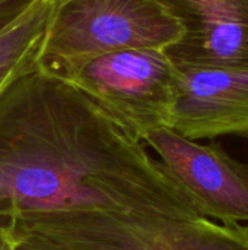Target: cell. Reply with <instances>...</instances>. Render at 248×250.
Returning <instances> with one entry per match:
<instances>
[{
	"label": "cell",
	"instance_id": "277c9868",
	"mask_svg": "<svg viewBox=\"0 0 248 250\" xmlns=\"http://www.w3.org/2000/svg\"><path fill=\"white\" fill-rule=\"evenodd\" d=\"M45 69L83 91L142 141L170 127L177 72L162 48L121 50Z\"/></svg>",
	"mask_w": 248,
	"mask_h": 250
},
{
	"label": "cell",
	"instance_id": "7c38bea8",
	"mask_svg": "<svg viewBox=\"0 0 248 250\" xmlns=\"http://www.w3.org/2000/svg\"><path fill=\"white\" fill-rule=\"evenodd\" d=\"M61 1H64V0H54V3H61Z\"/></svg>",
	"mask_w": 248,
	"mask_h": 250
},
{
	"label": "cell",
	"instance_id": "3957f363",
	"mask_svg": "<svg viewBox=\"0 0 248 250\" xmlns=\"http://www.w3.org/2000/svg\"><path fill=\"white\" fill-rule=\"evenodd\" d=\"M181 35V23L159 0H64L54 3L39 64L132 48L165 50Z\"/></svg>",
	"mask_w": 248,
	"mask_h": 250
},
{
	"label": "cell",
	"instance_id": "30bf717a",
	"mask_svg": "<svg viewBox=\"0 0 248 250\" xmlns=\"http://www.w3.org/2000/svg\"><path fill=\"white\" fill-rule=\"evenodd\" d=\"M19 236H20V243H19L18 250H72L61 245H57L54 242L37 237V236L23 234V233H19Z\"/></svg>",
	"mask_w": 248,
	"mask_h": 250
},
{
	"label": "cell",
	"instance_id": "ba28073f",
	"mask_svg": "<svg viewBox=\"0 0 248 250\" xmlns=\"http://www.w3.org/2000/svg\"><path fill=\"white\" fill-rule=\"evenodd\" d=\"M54 0H39L0 34V94L18 76L39 66Z\"/></svg>",
	"mask_w": 248,
	"mask_h": 250
},
{
	"label": "cell",
	"instance_id": "8fae6325",
	"mask_svg": "<svg viewBox=\"0 0 248 250\" xmlns=\"http://www.w3.org/2000/svg\"><path fill=\"white\" fill-rule=\"evenodd\" d=\"M19 243V233L10 224L0 221V250H18Z\"/></svg>",
	"mask_w": 248,
	"mask_h": 250
},
{
	"label": "cell",
	"instance_id": "9c48e42d",
	"mask_svg": "<svg viewBox=\"0 0 248 250\" xmlns=\"http://www.w3.org/2000/svg\"><path fill=\"white\" fill-rule=\"evenodd\" d=\"M39 0H0V34L16 23Z\"/></svg>",
	"mask_w": 248,
	"mask_h": 250
},
{
	"label": "cell",
	"instance_id": "7a4b0ae2",
	"mask_svg": "<svg viewBox=\"0 0 248 250\" xmlns=\"http://www.w3.org/2000/svg\"><path fill=\"white\" fill-rule=\"evenodd\" d=\"M10 224L72 250H248V224H221L193 205L172 214L63 212Z\"/></svg>",
	"mask_w": 248,
	"mask_h": 250
},
{
	"label": "cell",
	"instance_id": "5b68a950",
	"mask_svg": "<svg viewBox=\"0 0 248 250\" xmlns=\"http://www.w3.org/2000/svg\"><path fill=\"white\" fill-rule=\"evenodd\" d=\"M143 144L183 189L194 208L227 226L248 224V164L219 144H200L170 127L149 132Z\"/></svg>",
	"mask_w": 248,
	"mask_h": 250
},
{
	"label": "cell",
	"instance_id": "52a82bcc",
	"mask_svg": "<svg viewBox=\"0 0 248 250\" xmlns=\"http://www.w3.org/2000/svg\"><path fill=\"white\" fill-rule=\"evenodd\" d=\"M183 35L165 48L177 66L248 67V0H159Z\"/></svg>",
	"mask_w": 248,
	"mask_h": 250
},
{
	"label": "cell",
	"instance_id": "8992f818",
	"mask_svg": "<svg viewBox=\"0 0 248 250\" xmlns=\"http://www.w3.org/2000/svg\"><path fill=\"white\" fill-rule=\"evenodd\" d=\"M174 66L170 129L191 141L248 138V67Z\"/></svg>",
	"mask_w": 248,
	"mask_h": 250
},
{
	"label": "cell",
	"instance_id": "6da1fadb",
	"mask_svg": "<svg viewBox=\"0 0 248 250\" xmlns=\"http://www.w3.org/2000/svg\"><path fill=\"white\" fill-rule=\"evenodd\" d=\"M193 205L143 141L41 64L0 94V221Z\"/></svg>",
	"mask_w": 248,
	"mask_h": 250
}]
</instances>
